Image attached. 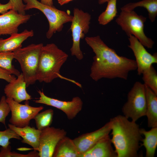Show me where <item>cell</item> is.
<instances>
[{"label":"cell","mask_w":157,"mask_h":157,"mask_svg":"<svg viewBox=\"0 0 157 157\" xmlns=\"http://www.w3.org/2000/svg\"><path fill=\"white\" fill-rule=\"evenodd\" d=\"M16 78L15 75L12 74L7 70L0 67V79L10 82Z\"/></svg>","instance_id":"31"},{"label":"cell","mask_w":157,"mask_h":157,"mask_svg":"<svg viewBox=\"0 0 157 157\" xmlns=\"http://www.w3.org/2000/svg\"><path fill=\"white\" fill-rule=\"evenodd\" d=\"M40 97L34 101L36 103L43 104L58 109L63 112L69 120L74 119L81 110L83 103L78 96L73 97L70 101H63L45 95L43 91H38Z\"/></svg>","instance_id":"10"},{"label":"cell","mask_w":157,"mask_h":157,"mask_svg":"<svg viewBox=\"0 0 157 157\" xmlns=\"http://www.w3.org/2000/svg\"><path fill=\"white\" fill-rule=\"evenodd\" d=\"M8 126L9 128L22 138V143L30 145L33 148L32 149L37 151L39 147L41 131L29 125L22 128L17 127L10 124H8Z\"/></svg>","instance_id":"18"},{"label":"cell","mask_w":157,"mask_h":157,"mask_svg":"<svg viewBox=\"0 0 157 157\" xmlns=\"http://www.w3.org/2000/svg\"><path fill=\"white\" fill-rule=\"evenodd\" d=\"M73 13L70 27L73 43L70 51L72 56L81 60L83 55L80 48V41L89 31L91 16L89 13L77 8L74 9Z\"/></svg>","instance_id":"8"},{"label":"cell","mask_w":157,"mask_h":157,"mask_svg":"<svg viewBox=\"0 0 157 157\" xmlns=\"http://www.w3.org/2000/svg\"><path fill=\"white\" fill-rule=\"evenodd\" d=\"M73 0H58V3L61 6Z\"/></svg>","instance_id":"34"},{"label":"cell","mask_w":157,"mask_h":157,"mask_svg":"<svg viewBox=\"0 0 157 157\" xmlns=\"http://www.w3.org/2000/svg\"><path fill=\"white\" fill-rule=\"evenodd\" d=\"M12 138L21 140L20 137L10 128L3 131H0V146L3 147H7L10 144L9 140Z\"/></svg>","instance_id":"28"},{"label":"cell","mask_w":157,"mask_h":157,"mask_svg":"<svg viewBox=\"0 0 157 157\" xmlns=\"http://www.w3.org/2000/svg\"><path fill=\"white\" fill-rule=\"evenodd\" d=\"M80 154L73 140L65 136L58 142L53 157H79Z\"/></svg>","instance_id":"20"},{"label":"cell","mask_w":157,"mask_h":157,"mask_svg":"<svg viewBox=\"0 0 157 157\" xmlns=\"http://www.w3.org/2000/svg\"><path fill=\"white\" fill-rule=\"evenodd\" d=\"M144 85L147 102L146 116L147 118L148 126L151 128L156 127L157 94L148 86L145 85Z\"/></svg>","instance_id":"19"},{"label":"cell","mask_w":157,"mask_h":157,"mask_svg":"<svg viewBox=\"0 0 157 157\" xmlns=\"http://www.w3.org/2000/svg\"><path fill=\"white\" fill-rule=\"evenodd\" d=\"M109 0H98V2L99 4H102L107 2Z\"/></svg>","instance_id":"35"},{"label":"cell","mask_w":157,"mask_h":157,"mask_svg":"<svg viewBox=\"0 0 157 157\" xmlns=\"http://www.w3.org/2000/svg\"><path fill=\"white\" fill-rule=\"evenodd\" d=\"M67 132L63 129L48 127L41 131L40 145L37 150L39 157H52L58 142L66 136Z\"/></svg>","instance_id":"11"},{"label":"cell","mask_w":157,"mask_h":157,"mask_svg":"<svg viewBox=\"0 0 157 157\" xmlns=\"http://www.w3.org/2000/svg\"><path fill=\"white\" fill-rule=\"evenodd\" d=\"M41 3L45 5L53 6V0H40Z\"/></svg>","instance_id":"33"},{"label":"cell","mask_w":157,"mask_h":157,"mask_svg":"<svg viewBox=\"0 0 157 157\" xmlns=\"http://www.w3.org/2000/svg\"><path fill=\"white\" fill-rule=\"evenodd\" d=\"M128 37L129 44L128 47L133 52L137 65V74L140 76L153 64L157 63V53L151 54L135 37L130 35Z\"/></svg>","instance_id":"12"},{"label":"cell","mask_w":157,"mask_h":157,"mask_svg":"<svg viewBox=\"0 0 157 157\" xmlns=\"http://www.w3.org/2000/svg\"><path fill=\"white\" fill-rule=\"evenodd\" d=\"M9 1L13 5L12 9L20 14L26 15V11L24 9L25 5L24 4L23 0H9Z\"/></svg>","instance_id":"30"},{"label":"cell","mask_w":157,"mask_h":157,"mask_svg":"<svg viewBox=\"0 0 157 157\" xmlns=\"http://www.w3.org/2000/svg\"><path fill=\"white\" fill-rule=\"evenodd\" d=\"M138 7L146 8L148 12V17L150 21L152 22L155 21L157 15V0H142L130 3L122 7L121 10L131 11Z\"/></svg>","instance_id":"22"},{"label":"cell","mask_w":157,"mask_h":157,"mask_svg":"<svg viewBox=\"0 0 157 157\" xmlns=\"http://www.w3.org/2000/svg\"><path fill=\"white\" fill-rule=\"evenodd\" d=\"M6 100L11 114L9 122L10 124L19 127L29 125L30 121L44 108L42 106L38 107L30 106L28 100L25 101L24 104L10 99L6 98Z\"/></svg>","instance_id":"9"},{"label":"cell","mask_w":157,"mask_h":157,"mask_svg":"<svg viewBox=\"0 0 157 157\" xmlns=\"http://www.w3.org/2000/svg\"><path fill=\"white\" fill-rule=\"evenodd\" d=\"M13 8L11 2L9 1L6 3L3 4L0 3V14H3L12 9Z\"/></svg>","instance_id":"32"},{"label":"cell","mask_w":157,"mask_h":157,"mask_svg":"<svg viewBox=\"0 0 157 157\" xmlns=\"http://www.w3.org/2000/svg\"><path fill=\"white\" fill-rule=\"evenodd\" d=\"M26 3L25 11L30 9H37L44 15L49 24V28L46 33L48 39L51 38L56 32H60L64 25L71 22L73 15L64 11L59 10L53 6L42 3L37 0H23Z\"/></svg>","instance_id":"6"},{"label":"cell","mask_w":157,"mask_h":157,"mask_svg":"<svg viewBox=\"0 0 157 157\" xmlns=\"http://www.w3.org/2000/svg\"><path fill=\"white\" fill-rule=\"evenodd\" d=\"M112 144L117 157H136L142 139L139 126L124 115H118L110 120Z\"/></svg>","instance_id":"2"},{"label":"cell","mask_w":157,"mask_h":157,"mask_svg":"<svg viewBox=\"0 0 157 157\" xmlns=\"http://www.w3.org/2000/svg\"><path fill=\"white\" fill-rule=\"evenodd\" d=\"M34 34L33 30L25 29L20 33L12 34L7 38H0V52H13L22 47L23 42Z\"/></svg>","instance_id":"17"},{"label":"cell","mask_w":157,"mask_h":157,"mask_svg":"<svg viewBox=\"0 0 157 157\" xmlns=\"http://www.w3.org/2000/svg\"><path fill=\"white\" fill-rule=\"evenodd\" d=\"M43 45L42 43L32 44L13 52L14 59L20 65L27 87L33 84L37 81V73Z\"/></svg>","instance_id":"4"},{"label":"cell","mask_w":157,"mask_h":157,"mask_svg":"<svg viewBox=\"0 0 157 157\" xmlns=\"http://www.w3.org/2000/svg\"><path fill=\"white\" fill-rule=\"evenodd\" d=\"M112 144L111 139L108 135L101 139L80 157H117Z\"/></svg>","instance_id":"16"},{"label":"cell","mask_w":157,"mask_h":157,"mask_svg":"<svg viewBox=\"0 0 157 157\" xmlns=\"http://www.w3.org/2000/svg\"><path fill=\"white\" fill-rule=\"evenodd\" d=\"M146 107L144 85L136 81L128 94L127 101L122 108V112L126 117L136 122L146 116Z\"/></svg>","instance_id":"7"},{"label":"cell","mask_w":157,"mask_h":157,"mask_svg":"<svg viewBox=\"0 0 157 157\" xmlns=\"http://www.w3.org/2000/svg\"><path fill=\"white\" fill-rule=\"evenodd\" d=\"M6 99L5 96H3L0 100V122L5 126L6 117L10 112V108Z\"/></svg>","instance_id":"29"},{"label":"cell","mask_w":157,"mask_h":157,"mask_svg":"<svg viewBox=\"0 0 157 157\" xmlns=\"http://www.w3.org/2000/svg\"><path fill=\"white\" fill-rule=\"evenodd\" d=\"M68 57L53 43L43 45L37 73V81L49 83L57 78H62L60 70Z\"/></svg>","instance_id":"3"},{"label":"cell","mask_w":157,"mask_h":157,"mask_svg":"<svg viewBox=\"0 0 157 157\" xmlns=\"http://www.w3.org/2000/svg\"><path fill=\"white\" fill-rule=\"evenodd\" d=\"M11 147L9 145L7 147L0 148V157H39L38 152L36 150L27 154H24L11 151Z\"/></svg>","instance_id":"27"},{"label":"cell","mask_w":157,"mask_h":157,"mask_svg":"<svg viewBox=\"0 0 157 157\" xmlns=\"http://www.w3.org/2000/svg\"><path fill=\"white\" fill-rule=\"evenodd\" d=\"M111 131L110 121L94 131L83 134L73 140L80 156L92 147L99 140L109 135Z\"/></svg>","instance_id":"13"},{"label":"cell","mask_w":157,"mask_h":157,"mask_svg":"<svg viewBox=\"0 0 157 157\" xmlns=\"http://www.w3.org/2000/svg\"><path fill=\"white\" fill-rule=\"evenodd\" d=\"M17 77L5 86L4 91L6 98L19 103L31 100V97L26 91V83L22 73Z\"/></svg>","instance_id":"15"},{"label":"cell","mask_w":157,"mask_h":157,"mask_svg":"<svg viewBox=\"0 0 157 157\" xmlns=\"http://www.w3.org/2000/svg\"><path fill=\"white\" fill-rule=\"evenodd\" d=\"M31 15H23L11 9L0 15V35L18 33L19 26L26 23Z\"/></svg>","instance_id":"14"},{"label":"cell","mask_w":157,"mask_h":157,"mask_svg":"<svg viewBox=\"0 0 157 157\" xmlns=\"http://www.w3.org/2000/svg\"><path fill=\"white\" fill-rule=\"evenodd\" d=\"M105 10L99 16L98 21L101 25L107 24L113 20L117 13V0H109Z\"/></svg>","instance_id":"23"},{"label":"cell","mask_w":157,"mask_h":157,"mask_svg":"<svg viewBox=\"0 0 157 157\" xmlns=\"http://www.w3.org/2000/svg\"><path fill=\"white\" fill-rule=\"evenodd\" d=\"M14 59L13 52H0V67L18 76L21 73L12 64Z\"/></svg>","instance_id":"26"},{"label":"cell","mask_w":157,"mask_h":157,"mask_svg":"<svg viewBox=\"0 0 157 157\" xmlns=\"http://www.w3.org/2000/svg\"><path fill=\"white\" fill-rule=\"evenodd\" d=\"M144 84L157 94V73L153 65L142 72Z\"/></svg>","instance_id":"25"},{"label":"cell","mask_w":157,"mask_h":157,"mask_svg":"<svg viewBox=\"0 0 157 157\" xmlns=\"http://www.w3.org/2000/svg\"><path fill=\"white\" fill-rule=\"evenodd\" d=\"M85 40L95 54L90 73V77L94 81L103 78L126 80L129 73L137 69L135 60L119 56L99 36L86 37Z\"/></svg>","instance_id":"1"},{"label":"cell","mask_w":157,"mask_h":157,"mask_svg":"<svg viewBox=\"0 0 157 157\" xmlns=\"http://www.w3.org/2000/svg\"><path fill=\"white\" fill-rule=\"evenodd\" d=\"M53 110L49 109L38 113L34 117L36 126L37 129L41 131L49 126L53 122Z\"/></svg>","instance_id":"24"},{"label":"cell","mask_w":157,"mask_h":157,"mask_svg":"<svg viewBox=\"0 0 157 157\" xmlns=\"http://www.w3.org/2000/svg\"><path fill=\"white\" fill-rule=\"evenodd\" d=\"M146 19L138 14L134 10H121L115 21L128 36L130 35L134 36L144 47L151 49L154 42L145 35L144 31Z\"/></svg>","instance_id":"5"},{"label":"cell","mask_w":157,"mask_h":157,"mask_svg":"<svg viewBox=\"0 0 157 157\" xmlns=\"http://www.w3.org/2000/svg\"><path fill=\"white\" fill-rule=\"evenodd\" d=\"M140 132L144 137L141 141L146 149V157H154L157 146V127L151 128L149 131L141 128Z\"/></svg>","instance_id":"21"}]
</instances>
